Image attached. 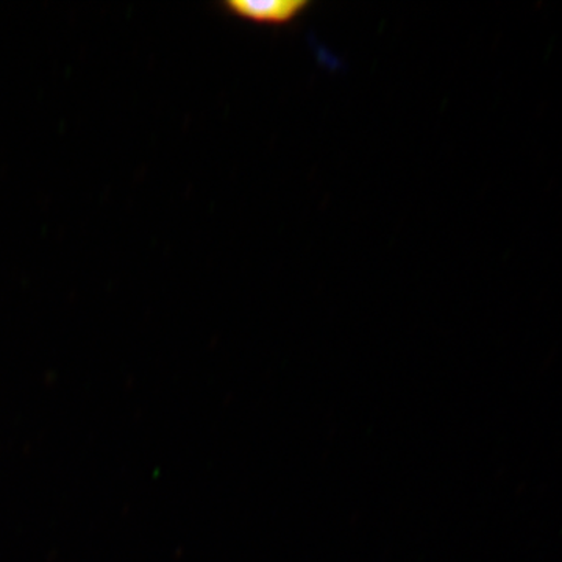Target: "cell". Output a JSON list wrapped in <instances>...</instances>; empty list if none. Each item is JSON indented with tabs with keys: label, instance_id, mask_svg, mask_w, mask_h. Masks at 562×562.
<instances>
[{
	"label": "cell",
	"instance_id": "cell-1",
	"mask_svg": "<svg viewBox=\"0 0 562 562\" xmlns=\"http://www.w3.org/2000/svg\"><path fill=\"white\" fill-rule=\"evenodd\" d=\"M308 0H228L224 9L257 24L286 25L308 9Z\"/></svg>",
	"mask_w": 562,
	"mask_h": 562
}]
</instances>
